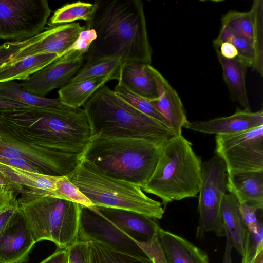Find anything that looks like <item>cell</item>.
Returning <instances> with one entry per match:
<instances>
[{
	"instance_id": "cell-39",
	"label": "cell",
	"mask_w": 263,
	"mask_h": 263,
	"mask_svg": "<svg viewBox=\"0 0 263 263\" xmlns=\"http://www.w3.org/2000/svg\"><path fill=\"white\" fill-rule=\"evenodd\" d=\"M16 192L11 189L0 186V212L17 206Z\"/></svg>"
},
{
	"instance_id": "cell-2",
	"label": "cell",
	"mask_w": 263,
	"mask_h": 263,
	"mask_svg": "<svg viewBox=\"0 0 263 263\" xmlns=\"http://www.w3.org/2000/svg\"><path fill=\"white\" fill-rule=\"evenodd\" d=\"M97 9L86 29L96 37L86 54L120 58L123 62L152 63V49L140 0H96Z\"/></svg>"
},
{
	"instance_id": "cell-30",
	"label": "cell",
	"mask_w": 263,
	"mask_h": 263,
	"mask_svg": "<svg viewBox=\"0 0 263 263\" xmlns=\"http://www.w3.org/2000/svg\"><path fill=\"white\" fill-rule=\"evenodd\" d=\"M97 7L96 2L92 4L78 1L66 4L54 12L48 24L52 27L83 20L87 25L92 20Z\"/></svg>"
},
{
	"instance_id": "cell-15",
	"label": "cell",
	"mask_w": 263,
	"mask_h": 263,
	"mask_svg": "<svg viewBox=\"0 0 263 263\" xmlns=\"http://www.w3.org/2000/svg\"><path fill=\"white\" fill-rule=\"evenodd\" d=\"M86 29L85 26H82L78 22L49 27L46 29L43 37L20 51L3 67L37 54L55 53L61 57L74 45Z\"/></svg>"
},
{
	"instance_id": "cell-46",
	"label": "cell",
	"mask_w": 263,
	"mask_h": 263,
	"mask_svg": "<svg viewBox=\"0 0 263 263\" xmlns=\"http://www.w3.org/2000/svg\"><path fill=\"white\" fill-rule=\"evenodd\" d=\"M253 263H263V250L258 254Z\"/></svg>"
},
{
	"instance_id": "cell-43",
	"label": "cell",
	"mask_w": 263,
	"mask_h": 263,
	"mask_svg": "<svg viewBox=\"0 0 263 263\" xmlns=\"http://www.w3.org/2000/svg\"><path fill=\"white\" fill-rule=\"evenodd\" d=\"M17 206L6 211L0 214V237L3 235L6 228L9 223L11 219L15 214Z\"/></svg>"
},
{
	"instance_id": "cell-20",
	"label": "cell",
	"mask_w": 263,
	"mask_h": 263,
	"mask_svg": "<svg viewBox=\"0 0 263 263\" xmlns=\"http://www.w3.org/2000/svg\"><path fill=\"white\" fill-rule=\"evenodd\" d=\"M227 190L239 203L257 210L263 209V171L242 172L228 174Z\"/></svg>"
},
{
	"instance_id": "cell-25",
	"label": "cell",
	"mask_w": 263,
	"mask_h": 263,
	"mask_svg": "<svg viewBox=\"0 0 263 263\" xmlns=\"http://www.w3.org/2000/svg\"><path fill=\"white\" fill-rule=\"evenodd\" d=\"M239 202L230 193H226L221 204V214L226 231V236L242 256L244 253V243L247 229L239 212Z\"/></svg>"
},
{
	"instance_id": "cell-14",
	"label": "cell",
	"mask_w": 263,
	"mask_h": 263,
	"mask_svg": "<svg viewBox=\"0 0 263 263\" xmlns=\"http://www.w3.org/2000/svg\"><path fill=\"white\" fill-rule=\"evenodd\" d=\"M221 25L246 40L252 46L255 61L252 70L263 76V1L254 0L248 12L231 10L221 18Z\"/></svg>"
},
{
	"instance_id": "cell-13",
	"label": "cell",
	"mask_w": 263,
	"mask_h": 263,
	"mask_svg": "<svg viewBox=\"0 0 263 263\" xmlns=\"http://www.w3.org/2000/svg\"><path fill=\"white\" fill-rule=\"evenodd\" d=\"M85 53L72 49L20 83L25 90L44 97L67 84L84 63Z\"/></svg>"
},
{
	"instance_id": "cell-23",
	"label": "cell",
	"mask_w": 263,
	"mask_h": 263,
	"mask_svg": "<svg viewBox=\"0 0 263 263\" xmlns=\"http://www.w3.org/2000/svg\"><path fill=\"white\" fill-rule=\"evenodd\" d=\"M119 72L85 79L68 83L58 91L59 99L69 107L80 108L101 87L109 81L118 80Z\"/></svg>"
},
{
	"instance_id": "cell-5",
	"label": "cell",
	"mask_w": 263,
	"mask_h": 263,
	"mask_svg": "<svg viewBox=\"0 0 263 263\" xmlns=\"http://www.w3.org/2000/svg\"><path fill=\"white\" fill-rule=\"evenodd\" d=\"M202 161L192 143L182 134L163 144L156 167L146 185V193L159 197L162 204L196 197L201 182Z\"/></svg>"
},
{
	"instance_id": "cell-45",
	"label": "cell",
	"mask_w": 263,
	"mask_h": 263,
	"mask_svg": "<svg viewBox=\"0 0 263 263\" xmlns=\"http://www.w3.org/2000/svg\"><path fill=\"white\" fill-rule=\"evenodd\" d=\"M0 186H4L9 187L13 190L17 194H20V193L22 190L18 188L17 187L15 186V185H13L12 184L10 183V182H8L1 177H0Z\"/></svg>"
},
{
	"instance_id": "cell-12",
	"label": "cell",
	"mask_w": 263,
	"mask_h": 263,
	"mask_svg": "<svg viewBox=\"0 0 263 263\" xmlns=\"http://www.w3.org/2000/svg\"><path fill=\"white\" fill-rule=\"evenodd\" d=\"M81 156L27 144L0 135V157L24 159L42 174L67 176L77 166Z\"/></svg>"
},
{
	"instance_id": "cell-44",
	"label": "cell",
	"mask_w": 263,
	"mask_h": 263,
	"mask_svg": "<svg viewBox=\"0 0 263 263\" xmlns=\"http://www.w3.org/2000/svg\"><path fill=\"white\" fill-rule=\"evenodd\" d=\"M232 248L230 240L226 237V246L223 257V263H232L231 250Z\"/></svg>"
},
{
	"instance_id": "cell-1",
	"label": "cell",
	"mask_w": 263,
	"mask_h": 263,
	"mask_svg": "<svg viewBox=\"0 0 263 263\" xmlns=\"http://www.w3.org/2000/svg\"><path fill=\"white\" fill-rule=\"evenodd\" d=\"M0 135L66 154L81 156L91 137L83 109L32 108L0 112Z\"/></svg>"
},
{
	"instance_id": "cell-31",
	"label": "cell",
	"mask_w": 263,
	"mask_h": 263,
	"mask_svg": "<svg viewBox=\"0 0 263 263\" xmlns=\"http://www.w3.org/2000/svg\"><path fill=\"white\" fill-rule=\"evenodd\" d=\"M32 193L38 196L60 198L71 201L86 207L93 206L90 200L69 179L62 176L57 181L54 191H48L33 189Z\"/></svg>"
},
{
	"instance_id": "cell-4",
	"label": "cell",
	"mask_w": 263,
	"mask_h": 263,
	"mask_svg": "<svg viewBox=\"0 0 263 263\" xmlns=\"http://www.w3.org/2000/svg\"><path fill=\"white\" fill-rule=\"evenodd\" d=\"M83 107L91 136L144 138L163 144L176 135L164 125L123 100L106 85L99 88Z\"/></svg>"
},
{
	"instance_id": "cell-18",
	"label": "cell",
	"mask_w": 263,
	"mask_h": 263,
	"mask_svg": "<svg viewBox=\"0 0 263 263\" xmlns=\"http://www.w3.org/2000/svg\"><path fill=\"white\" fill-rule=\"evenodd\" d=\"M263 125V110L252 112L237 108L234 114L205 121L189 122L187 129L206 134L227 135L246 131Z\"/></svg>"
},
{
	"instance_id": "cell-22",
	"label": "cell",
	"mask_w": 263,
	"mask_h": 263,
	"mask_svg": "<svg viewBox=\"0 0 263 263\" xmlns=\"http://www.w3.org/2000/svg\"><path fill=\"white\" fill-rule=\"evenodd\" d=\"M158 238L167 263H209L205 252L181 236L161 228Z\"/></svg>"
},
{
	"instance_id": "cell-6",
	"label": "cell",
	"mask_w": 263,
	"mask_h": 263,
	"mask_svg": "<svg viewBox=\"0 0 263 263\" xmlns=\"http://www.w3.org/2000/svg\"><path fill=\"white\" fill-rule=\"evenodd\" d=\"M69 179L90 200L93 206L119 209L161 219L162 203L147 196L139 186L112 177L81 158Z\"/></svg>"
},
{
	"instance_id": "cell-24",
	"label": "cell",
	"mask_w": 263,
	"mask_h": 263,
	"mask_svg": "<svg viewBox=\"0 0 263 263\" xmlns=\"http://www.w3.org/2000/svg\"><path fill=\"white\" fill-rule=\"evenodd\" d=\"M221 65L224 81L227 84L231 99L238 102L247 111H251L246 85L247 67L238 59L229 60L223 58L215 50Z\"/></svg>"
},
{
	"instance_id": "cell-7",
	"label": "cell",
	"mask_w": 263,
	"mask_h": 263,
	"mask_svg": "<svg viewBox=\"0 0 263 263\" xmlns=\"http://www.w3.org/2000/svg\"><path fill=\"white\" fill-rule=\"evenodd\" d=\"M20 194L17 209L35 243L48 240L63 249L78 241L81 205L60 198L35 195L24 187Z\"/></svg>"
},
{
	"instance_id": "cell-38",
	"label": "cell",
	"mask_w": 263,
	"mask_h": 263,
	"mask_svg": "<svg viewBox=\"0 0 263 263\" xmlns=\"http://www.w3.org/2000/svg\"><path fill=\"white\" fill-rule=\"evenodd\" d=\"M239 210L247 229L250 232H256L259 221L257 216L258 210L244 203H239Z\"/></svg>"
},
{
	"instance_id": "cell-26",
	"label": "cell",
	"mask_w": 263,
	"mask_h": 263,
	"mask_svg": "<svg viewBox=\"0 0 263 263\" xmlns=\"http://www.w3.org/2000/svg\"><path fill=\"white\" fill-rule=\"evenodd\" d=\"M0 177L21 190L25 186L52 191L61 176L29 171L0 162Z\"/></svg>"
},
{
	"instance_id": "cell-37",
	"label": "cell",
	"mask_w": 263,
	"mask_h": 263,
	"mask_svg": "<svg viewBox=\"0 0 263 263\" xmlns=\"http://www.w3.org/2000/svg\"><path fill=\"white\" fill-rule=\"evenodd\" d=\"M67 251L68 263H91L89 242L78 240Z\"/></svg>"
},
{
	"instance_id": "cell-21",
	"label": "cell",
	"mask_w": 263,
	"mask_h": 263,
	"mask_svg": "<svg viewBox=\"0 0 263 263\" xmlns=\"http://www.w3.org/2000/svg\"><path fill=\"white\" fill-rule=\"evenodd\" d=\"M150 64L138 62H125L121 65L118 83L148 101L158 98V91Z\"/></svg>"
},
{
	"instance_id": "cell-9",
	"label": "cell",
	"mask_w": 263,
	"mask_h": 263,
	"mask_svg": "<svg viewBox=\"0 0 263 263\" xmlns=\"http://www.w3.org/2000/svg\"><path fill=\"white\" fill-rule=\"evenodd\" d=\"M51 12L47 0H0V39L20 41L37 35Z\"/></svg>"
},
{
	"instance_id": "cell-17",
	"label": "cell",
	"mask_w": 263,
	"mask_h": 263,
	"mask_svg": "<svg viewBox=\"0 0 263 263\" xmlns=\"http://www.w3.org/2000/svg\"><path fill=\"white\" fill-rule=\"evenodd\" d=\"M95 207L136 242L151 243L159 239L158 231L161 227L156 221L157 219L131 211Z\"/></svg>"
},
{
	"instance_id": "cell-36",
	"label": "cell",
	"mask_w": 263,
	"mask_h": 263,
	"mask_svg": "<svg viewBox=\"0 0 263 263\" xmlns=\"http://www.w3.org/2000/svg\"><path fill=\"white\" fill-rule=\"evenodd\" d=\"M46 34V29L30 39L20 41L6 42L0 45V68L9 62L12 58L23 48L39 41Z\"/></svg>"
},
{
	"instance_id": "cell-8",
	"label": "cell",
	"mask_w": 263,
	"mask_h": 263,
	"mask_svg": "<svg viewBox=\"0 0 263 263\" xmlns=\"http://www.w3.org/2000/svg\"><path fill=\"white\" fill-rule=\"evenodd\" d=\"M227 175L226 164L217 155L202 162L198 206L199 222L196 231V237L199 239H202L208 232H214L219 237L226 236L221 204L228 192Z\"/></svg>"
},
{
	"instance_id": "cell-32",
	"label": "cell",
	"mask_w": 263,
	"mask_h": 263,
	"mask_svg": "<svg viewBox=\"0 0 263 263\" xmlns=\"http://www.w3.org/2000/svg\"><path fill=\"white\" fill-rule=\"evenodd\" d=\"M224 42H230L235 46L238 51L236 58L247 67H253L255 53L251 44L227 27L221 25L218 36L213 41V46L215 49H218L220 45Z\"/></svg>"
},
{
	"instance_id": "cell-34",
	"label": "cell",
	"mask_w": 263,
	"mask_h": 263,
	"mask_svg": "<svg viewBox=\"0 0 263 263\" xmlns=\"http://www.w3.org/2000/svg\"><path fill=\"white\" fill-rule=\"evenodd\" d=\"M113 91L117 96L137 110L159 122L172 131L170 124L166 119L148 100L134 93L119 83L116 85Z\"/></svg>"
},
{
	"instance_id": "cell-29",
	"label": "cell",
	"mask_w": 263,
	"mask_h": 263,
	"mask_svg": "<svg viewBox=\"0 0 263 263\" xmlns=\"http://www.w3.org/2000/svg\"><path fill=\"white\" fill-rule=\"evenodd\" d=\"M86 55L85 62L68 83L119 72L123 63L122 59L118 57Z\"/></svg>"
},
{
	"instance_id": "cell-42",
	"label": "cell",
	"mask_w": 263,
	"mask_h": 263,
	"mask_svg": "<svg viewBox=\"0 0 263 263\" xmlns=\"http://www.w3.org/2000/svg\"><path fill=\"white\" fill-rule=\"evenodd\" d=\"M34 108L23 103L0 98V112ZM35 108V107H34Z\"/></svg>"
},
{
	"instance_id": "cell-27",
	"label": "cell",
	"mask_w": 263,
	"mask_h": 263,
	"mask_svg": "<svg viewBox=\"0 0 263 263\" xmlns=\"http://www.w3.org/2000/svg\"><path fill=\"white\" fill-rule=\"evenodd\" d=\"M0 98L40 109L67 111L77 109L66 106L59 98L49 99L28 92L14 81L0 82Z\"/></svg>"
},
{
	"instance_id": "cell-19",
	"label": "cell",
	"mask_w": 263,
	"mask_h": 263,
	"mask_svg": "<svg viewBox=\"0 0 263 263\" xmlns=\"http://www.w3.org/2000/svg\"><path fill=\"white\" fill-rule=\"evenodd\" d=\"M149 68L156 81L159 96L149 101L166 119L175 135H181L182 128L188 121L181 100L162 74L151 65Z\"/></svg>"
},
{
	"instance_id": "cell-10",
	"label": "cell",
	"mask_w": 263,
	"mask_h": 263,
	"mask_svg": "<svg viewBox=\"0 0 263 263\" xmlns=\"http://www.w3.org/2000/svg\"><path fill=\"white\" fill-rule=\"evenodd\" d=\"M215 154L227 173L263 171V125L246 131L215 137Z\"/></svg>"
},
{
	"instance_id": "cell-33",
	"label": "cell",
	"mask_w": 263,
	"mask_h": 263,
	"mask_svg": "<svg viewBox=\"0 0 263 263\" xmlns=\"http://www.w3.org/2000/svg\"><path fill=\"white\" fill-rule=\"evenodd\" d=\"M89 244L91 263H154L148 257L117 252L96 242Z\"/></svg>"
},
{
	"instance_id": "cell-3",
	"label": "cell",
	"mask_w": 263,
	"mask_h": 263,
	"mask_svg": "<svg viewBox=\"0 0 263 263\" xmlns=\"http://www.w3.org/2000/svg\"><path fill=\"white\" fill-rule=\"evenodd\" d=\"M163 144L144 138L97 135L91 136L81 157L107 175L142 189L156 167Z\"/></svg>"
},
{
	"instance_id": "cell-28",
	"label": "cell",
	"mask_w": 263,
	"mask_h": 263,
	"mask_svg": "<svg viewBox=\"0 0 263 263\" xmlns=\"http://www.w3.org/2000/svg\"><path fill=\"white\" fill-rule=\"evenodd\" d=\"M60 57L55 53L30 56L10 66L0 68V82L25 80L35 72Z\"/></svg>"
},
{
	"instance_id": "cell-47",
	"label": "cell",
	"mask_w": 263,
	"mask_h": 263,
	"mask_svg": "<svg viewBox=\"0 0 263 263\" xmlns=\"http://www.w3.org/2000/svg\"><path fill=\"white\" fill-rule=\"evenodd\" d=\"M4 211L0 212V214H1V213H2L3 212H4Z\"/></svg>"
},
{
	"instance_id": "cell-40",
	"label": "cell",
	"mask_w": 263,
	"mask_h": 263,
	"mask_svg": "<svg viewBox=\"0 0 263 263\" xmlns=\"http://www.w3.org/2000/svg\"><path fill=\"white\" fill-rule=\"evenodd\" d=\"M220 54L229 60L236 59L238 56V51L235 46L231 43L224 42L222 43L218 49Z\"/></svg>"
},
{
	"instance_id": "cell-35",
	"label": "cell",
	"mask_w": 263,
	"mask_h": 263,
	"mask_svg": "<svg viewBox=\"0 0 263 263\" xmlns=\"http://www.w3.org/2000/svg\"><path fill=\"white\" fill-rule=\"evenodd\" d=\"M262 250L263 225L261 217L259 219L256 232L247 231L241 263H253L258 254Z\"/></svg>"
},
{
	"instance_id": "cell-41",
	"label": "cell",
	"mask_w": 263,
	"mask_h": 263,
	"mask_svg": "<svg viewBox=\"0 0 263 263\" xmlns=\"http://www.w3.org/2000/svg\"><path fill=\"white\" fill-rule=\"evenodd\" d=\"M40 263H68L67 249L57 248L53 254Z\"/></svg>"
},
{
	"instance_id": "cell-16",
	"label": "cell",
	"mask_w": 263,
	"mask_h": 263,
	"mask_svg": "<svg viewBox=\"0 0 263 263\" xmlns=\"http://www.w3.org/2000/svg\"><path fill=\"white\" fill-rule=\"evenodd\" d=\"M35 242L22 215L16 211L0 237V263H26Z\"/></svg>"
},
{
	"instance_id": "cell-11",
	"label": "cell",
	"mask_w": 263,
	"mask_h": 263,
	"mask_svg": "<svg viewBox=\"0 0 263 263\" xmlns=\"http://www.w3.org/2000/svg\"><path fill=\"white\" fill-rule=\"evenodd\" d=\"M78 240L96 242L117 252L147 257L133 239L103 216L95 206L81 205Z\"/></svg>"
}]
</instances>
